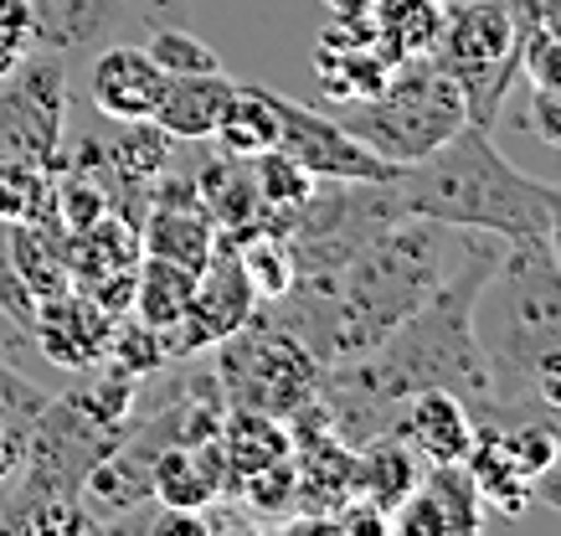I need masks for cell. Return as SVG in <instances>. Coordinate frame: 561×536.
Wrapping results in <instances>:
<instances>
[{"label": "cell", "instance_id": "obj_1", "mask_svg": "<svg viewBox=\"0 0 561 536\" xmlns=\"http://www.w3.org/2000/svg\"><path fill=\"white\" fill-rule=\"evenodd\" d=\"M391 217H423L459 232H484V238H546L551 223V181H530L511 160L494 150L490 129L463 124L438 150H427L412 166H397L381 175Z\"/></svg>", "mask_w": 561, "mask_h": 536}, {"label": "cell", "instance_id": "obj_2", "mask_svg": "<svg viewBox=\"0 0 561 536\" xmlns=\"http://www.w3.org/2000/svg\"><path fill=\"white\" fill-rule=\"evenodd\" d=\"M474 335L490 366V402L474 423L530 413V366L561 341V269L546 238L500 242V263L474 299Z\"/></svg>", "mask_w": 561, "mask_h": 536}, {"label": "cell", "instance_id": "obj_3", "mask_svg": "<svg viewBox=\"0 0 561 536\" xmlns=\"http://www.w3.org/2000/svg\"><path fill=\"white\" fill-rule=\"evenodd\" d=\"M443 232L448 227L423 217H397L376 227L345 259L330 289V341L324 366L351 362L371 351L381 335L402 326L417 305L443 284Z\"/></svg>", "mask_w": 561, "mask_h": 536}, {"label": "cell", "instance_id": "obj_4", "mask_svg": "<svg viewBox=\"0 0 561 536\" xmlns=\"http://www.w3.org/2000/svg\"><path fill=\"white\" fill-rule=\"evenodd\" d=\"M330 114L366 150H376L391 166L423 160L427 150H438L443 139L459 135L463 124H469V104H463L459 83L433 68V57H402L371 99L335 104Z\"/></svg>", "mask_w": 561, "mask_h": 536}, {"label": "cell", "instance_id": "obj_5", "mask_svg": "<svg viewBox=\"0 0 561 536\" xmlns=\"http://www.w3.org/2000/svg\"><path fill=\"white\" fill-rule=\"evenodd\" d=\"M433 68L459 83L469 124L490 129L500 119V104L520 72V26H515L505 0H463L443 11L438 42H433Z\"/></svg>", "mask_w": 561, "mask_h": 536}, {"label": "cell", "instance_id": "obj_6", "mask_svg": "<svg viewBox=\"0 0 561 536\" xmlns=\"http://www.w3.org/2000/svg\"><path fill=\"white\" fill-rule=\"evenodd\" d=\"M217 346V387L232 408H257V413L284 418L320 392L324 362L273 315L253 310V320Z\"/></svg>", "mask_w": 561, "mask_h": 536}, {"label": "cell", "instance_id": "obj_7", "mask_svg": "<svg viewBox=\"0 0 561 536\" xmlns=\"http://www.w3.org/2000/svg\"><path fill=\"white\" fill-rule=\"evenodd\" d=\"M68 124V62L57 53H26L11 78H0V156L26 166L62 160Z\"/></svg>", "mask_w": 561, "mask_h": 536}, {"label": "cell", "instance_id": "obj_8", "mask_svg": "<svg viewBox=\"0 0 561 536\" xmlns=\"http://www.w3.org/2000/svg\"><path fill=\"white\" fill-rule=\"evenodd\" d=\"M263 99L273 104V119H278V156L294 160L309 181H381L397 166L381 160L376 150H366L345 124H335V114H320L309 104H294L284 93L263 88Z\"/></svg>", "mask_w": 561, "mask_h": 536}, {"label": "cell", "instance_id": "obj_9", "mask_svg": "<svg viewBox=\"0 0 561 536\" xmlns=\"http://www.w3.org/2000/svg\"><path fill=\"white\" fill-rule=\"evenodd\" d=\"M484 526V501L463 465H427L417 490L391 511V532L402 536H474Z\"/></svg>", "mask_w": 561, "mask_h": 536}, {"label": "cell", "instance_id": "obj_10", "mask_svg": "<svg viewBox=\"0 0 561 536\" xmlns=\"http://www.w3.org/2000/svg\"><path fill=\"white\" fill-rule=\"evenodd\" d=\"M387 433H397L427 469V465H463L469 449H474L479 423L463 398L443 392V387H423V392L402 398V408H397Z\"/></svg>", "mask_w": 561, "mask_h": 536}, {"label": "cell", "instance_id": "obj_11", "mask_svg": "<svg viewBox=\"0 0 561 536\" xmlns=\"http://www.w3.org/2000/svg\"><path fill=\"white\" fill-rule=\"evenodd\" d=\"M160 93H165V72L154 68V57L145 47H103L88 68V99L114 124L154 119Z\"/></svg>", "mask_w": 561, "mask_h": 536}, {"label": "cell", "instance_id": "obj_12", "mask_svg": "<svg viewBox=\"0 0 561 536\" xmlns=\"http://www.w3.org/2000/svg\"><path fill=\"white\" fill-rule=\"evenodd\" d=\"M238 83L227 72H191V78H165V93L154 104V119L175 145H196V139H211V129L221 124L227 104H232Z\"/></svg>", "mask_w": 561, "mask_h": 536}, {"label": "cell", "instance_id": "obj_13", "mask_svg": "<svg viewBox=\"0 0 561 536\" xmlns=\"http://www.w3.org/2000/svg\"><path fill=\"white\" fill-rule=\"evenodd\" d=\"M32 11V36L42 53H83L93 42L119 26V0H26Z\"/></svg>", "mask_w": 561, "mask_h": 536}, {"label": "cell", "instance_id": "obj_14", "mask_svg": "<svg viewBox=\"0 0 561 536\" xmlns=\"http://www.w3.org/2000/svg\"><path fill=\"white\" fill-rule=\"evenodd\" d=\"M423 480V459L397 438V433H371L356 444V495L376 511H397Z\"/></svg>", "mask_w": 561, "mask_h": 536}, {"label": "cell", "instance_id": "obj_15", "mask_svg": "<svg viewBox=\"0 0 561 536\" xmlns=\"http://www.w3.org/2000/svg\"><path fill=\"white\" fill-rule=\"evenodd\" d=\"M217 444H221V459H227V490H232L242 475L268 469L294 454L289 429L273 413H257V408H232V413L221 418Z\"/></svg>", "mask_w": 561, "mask_h": 536}, {"label": "cell", "instance_id": "obj_16", "mask_svg": "<svg viewBox=\"0 0 561 536\" xmlns=\"http://www.w3.org/2000/svg\"><path fill=\"white\" fill-rule=\"evenodd\" d=\"M221 156L232 160H253V156H268L278 145V119H273V104L263 99V83H238L232 104L221 114V124L211 129Z\"/></svg>", "mask_w": 561, "mask_h": 536}, {"label": "cell", "instance_id": "obj_17", "mask_svg": "<svg viewBox=\"0 0 561 536\" xmlns=\"http://www.w3.org/2000/svg\"><path fill=\"white\" fill-rule=\"evenodd\" d=\"M191 295H196V274H191V269L145 253V269H139V278H135V305H139V320H145L154 335H165V330H175L186 320Z\"/></svg>", "mask_w": 561, "mask_h": 536}, {"label": "cell", "instance_id": "obj_18", "mask_svg": "<svg viewBox=\"0 0 561 536\" xmlns=\"http://www.w3.org/2000/svg\"><path fill=\"white\" fill-rule=\"evenodd\" d=\"M443 5L438 0H376L371 5V36L397 62L402 57H427L438 42Z\"/></svg>", "mask_w": 561, "mask_h": 536}, {"label": "cell", "instance_id": "obj_19", "mask_svg": "<svg viewBox=\"0 0 561 536\" xmlns=\"http://www.w3.org/2000/svg\"><path fill=\"white\" fill-rule=\"evenodd\" d=\"M145 53L154 57V68L165 72V78H191V72H217L221 57L206 47L202 36L181 32V26H154L150 42H145Z\"/></svg>", "mask_w": 561, "mask_h": 536}, {"label": "cell", "instance_id": "obj_20", "mask_svg": "<svg viewBox=\"0 0 561 536\" xmlns=\"http://www.w3.org/2000/svg\"><path fill=\"white\" fill-rule=\"evenodd\" d=\"M0 315L21 330V335H32V320H36V299L32 289L21 284L16 274V253H11V223H0Z\"/></svg>", "mask_w": 561, "mask_h": 536}, {"label": "cell", "instance_id": "obj_21", "mask_svg": "<svg viewBox=\"0 0 561 536\" xmlns=\"http://www.w3.org/2000/svg\"><path fill=\"white\" fill-rule=\"evenodd\" d=\"M26 53H36L32 11H26V0H0V78H11Z\"/></svg>", "mask_w": 561, "mask_h": 536}, {"label": "cell", "instance_id": "obj_22", "mask_svg": "<svg viewBox=\"0 0 561 536\" xmlns=\"http://www.w3.org/2000/svg\"><path fill=\"white\" fill-rule=\"evenodd\" d=\"M47 408V392L32 387V381L11 372V366L0 362V423H16V429H32L36 418Z\"/></svg>", "mask_w": 561, "mask_h": 536}, {"label": "cell", "instance_id": "obj_23", "mask_svg": "<svg viewBox=\"0 0 561 536\" xmlns=\"http://www.w3.org/2000/svg\"><path fill=\"white\" fill-rule=\"evenodd\" d=\"M520 129H530L536 139H546V145L561 150V88L530 83V104H526V124H520Z\"/></svg>", "mask_w": 561, "mask_h": 536}, {"label": "cell", "instance_id": "obj_24", "mask_svg": "<svg viewBox=\"0 0 561 536\" xmlns=\"http://www.w3.org/2000/svg\"><path fill=\"white\" fill-rule=\"evenodd\" d=\"M530 398L541 408H551V413H561V341L546 346L536 356V366H530Z\"/></svg>", "mask_w": 561, "mask_h": 536}, {"label": "cell", "instance_id": "obj_25", "mask_svg": "<svg viewBox=\"0 0 561 536\" xmlns=\"http://www.w3.org/2000/svg\"><path fill=\"white\" fill-rule=\"evenodd\" d=\"M511 5L515 26H520V36L541 32V26H557L561 21V0H505Z\"/></svg>", "mask_w": 561, "mask_h": 536}, {"label": "cell", "instance_id": "obj_26", "mask_svg": "<svg viewBox=\"0 0 561 536\" xmlns=\"http://www.w3.org/2000/svg\"><path fill=\"white\" fill-rule=\"evenodd\" d=\"M371 5L376 0H324V11L335 26H351V32H371Z\"/></svg>", "mask_w": 561, "mask_h": 536}, {"label": "cell", "instance_id": "obj_27", "mask_svg": "<svg viewBox=\"0 0 561 536\" xmlns=\"http://www.w3.org/2000/svg\"><path fill=\"white\" fill-rule=\"evenodd\" d=\"M546 248H551V259H557V269H561V186H557V196H551V223H546Z\"/></svg>", "mask_w": 561, "mask_h": 536}, {"label": "cell", "instance_id": "obj_28", "mask_svg": "<svg viewBox=\"0 0 561 536\" xmlns=\"http://www.w3.org/2000/svg\"><path fill=\"white\" fill-rule=\"evenodd\" d=\"M186 0H150V16H175Z\"/></svg>", "mask_w": 561, "mask_h": 536}, {"label": "cell", "instance_id": "obj_29", "mask_svg": "<svg viewBox=\"0 0 561 536\" xmlns=\"http://www.w3.org/2000/svg\"><path fill=\"white\" fill-rule=\"evenodd\" d=\"M541 32H557L561 36V21H557V26H541Z\"/></svg>", "mask_w": 561, "mask_h": 536}]
</instances>
